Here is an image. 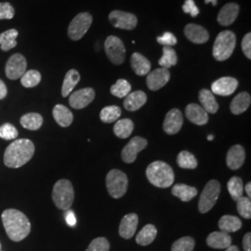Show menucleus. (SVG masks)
<instances>
[{
    "label": "nucleus",
    "mask_w": 251,
    "mask_h": 251,
    "mask_svg": "<svg viewBox=\"0 0 251 251\" xmlns=\"http://www.w3.org/2000/svg\"><path fill=\"white\" fill-rule=\"evenodd\" d=\"M92 25V16L89 12H81L73 19L68 27V36L77 41L86 35Z\"/></svg>",
    "instance_id": "6e6552de"
},
{
    "label": "nucleus",
    "mask_w": 251,
    "mask_h": 251,
    "mask_svg": "<svg viewBox=\"0 0 251 251\" xmlns=\"http://www.w3.org/2000/svg\"><path fill=\"white\" fill-rule=\"evenodd\" d=\"M0 251H1V244H0Z\"/></svg>",
    "instance_id": "13d9d810"
},
{
    "label": "nucleus",
    "mask_w": 251,
    "mask_h": 251,
    "mask_svg": "<svg viewBox=\"0 0 251 251\" xmlns=\"http://www.w3.org/2000/svg\"><path fill=\"white\" fill-rule=\"evenodd\" d=\"M185 115L189 121L198 126L206 125L208 121V115L202 106L197 103H190L185 108Z\"/></svg>",
    "instance_id": "aec40b11"
},
{
    "label": "nucleus",
    "mask_w": 251,
    "mask_h": 251,
    "mask_svg": "<svg viewBox=\"0 0 251 251\" xmlns=\"http://www.w3.org/2000/svg\"><path fill=\"white\" fill-rule=\"evenodd\" d=\"M246 159V152L241 145H233L227 152L226 163L229 169L236 171L240 169Z\"/></svg>",
    "instance_id": "6ab92c4d"
},
{
    "label": "nucleus",
    "mask_w": 251,
    "mask_h": 251,
    "mask_svg": "<svg viewBox=\"0 0 251 251\" xmlns=\"http://www.w3.org/2000/svg\"><path fill=\"white\" fill-rule=\"evenodd\" d=\"M131 90L130 84L125 79H118L115 85L111 87V93L117 98H126Z\"/></svg>",
    "instance_id": "ea45409f"
},
{
    "label": "nucleus",
    "mask_w": 251,
    "mask_h": 251,
    "mask_svg": "<svg viewBox=\"0 0 251 251\" xmlns=\"http://www.w3.org/2000/svg\"><path fill=\"white\" fill-rule=\"evenodd\" d=\"M110 244L105 237H97L93 239L86 251H109Z\"/></svg>",
    "instance_id": "c03bdc74"
},
{
    "label": "nucleus",
    "mask_w": 251,
    "mask_h": 251,
    "mask_svg": "<svg viewBox=\"0 0 251 251\" xmlns=\"http://www.w3.org/2000/svg\"><path fill=\"white\" fill-rule=\"evenodd\" d=\"M196 242L194 238L190 236H184L173 243L171 251H193L195 249Z\"/></svg>",
    "instance_id": "a19ab883"
},
{
    "label": "nucleus",
    "mask_w": 251,
    "mask_h": 251,
    "mask_svg": "<svg viewBox=\"0 0 251 251\" xmlns=\"http://www.w3.org/2000/svg\"><path fill=\"white\" fill-rule=\"evenodd\" d=\"M178 62V57L176 51L171 47H164L163 48V56L159 60V65L162 68H170L171 66H174Z\"/></svg>",
    "instance_id": "e433bc0d"
},
{
    "label": "nucleus",
    "mask_w": 251,
    "mask_h": 251,
    "mask_svg": "<svg viewBox=\"0 0 251 251\" xmlns=\"http://www.w3.org/2000/svg\"><path fill=\"white\" fill-rule=\"evenodd\" d=\"M251 97L248 92H241L233 98L230 109L233 115H241L251 106Z\"/></svg>",
    "instance_id": "a878e982"
},
{
    "label": "nucleus",
    "mask_w": 251,
    "mask_h": 251,
    "mask_svg": "<svg viewBox=\"0 0 251 251\" xmlns=\"http://www.w3.org/2000/svg\"><path fill=\"white\" fill-rule=\"evenodd\" d=\"M147 101V96L142 90L129 93L124 100V107L130 112H134L143 107Z\"/></svg>",
    "instance_id": "5701e85b"
},
{
    "label": "nucleus",
    "mask_w": 251,
    "mask_h": 251,
    "mask_svg": "<svg viewBox=\"0 0 251 251\" xmlns=\"http://www.w3.org/2000/svg\"><path fill=\"white\" fill-rule=\"evenodd\" d=\"M52 200L59 209L68 210L75 200V190L72 182L68 179H59L54 184Z\"/></svg>",
    "instance_id": "20e7f679"
},
{
    "label": "nucleus",
    "mask_w": 251,
    "mask_h": 251,
    "mask_svg": "<svg viewBox=\"0 0 251 251\" xmlns=\"http://www.w3.org/2000/svg\"><path fill=\"white\" fill-rule=\"evenodd\" d=\"M2 224L9 239L20 242L31 232V223L25 213L15 208L5 209L1 215Z\"/></svg>",
    "instance_id": "f257e3e1"
},
{
    "label": "nucleus",
    "mask_w": 251,
    "mask_h": 251,
    "mask_svg": "<svg viewBox=\"0 0 251 251\" xmlns=\"http://www.w3.org/2000/svg\"><path fill=\"white\" fill-rule=\"evenodd\" d=\"M23 127L29 130H37L43 125V117L38 113H28L20 119Z\"/></svg>",
    "instance_id": "7c9ffc66"
},
{
    "label": "nucleus",
    "mask_w": 251,
    "mask_h": 251,
    "mask_svg": "<svg viewBox=\"0 0 251 251\" xmlns=\"http://www.w3.org/2000/svg\"><path fill=\"white\" fill-rule=\"evenodd\" d=\"M239 14V6L236 3H228L225 5L218 14V22L223 26L231 25Z\"/></svg>",
    "instance_id": "f3484780"
},
{
    "label": "nucleus",
    "mask_w": 251,
    "mask_h": 251,
    "mask_svg": "<svg viewBox=\"0 0 251 251\" xmlns=\"http://www.w3.org/2000/svg\"><path fill=\"white\" fill-rule=\"evenodd\" d=\"M52 115L57 124L63 127H67L73 123L74 116L72 112L63 104L55 105L52 111Z\"/></svg>",
    "instance_id": "393cba45"
},
{
    "label": "nucleus",
    "mask_w": 251,
    "mask_h": 251,
    "mask_svg": "<svg viewBox=\"0 0 251 251\" xmlns=\"http://www.w3.org/2000/svg\"><path fill=\"white\" fill-rule=\"evenodd\" d=\"M237 211L241 217L250 220L251 218V198L242 197L237 200Z\"/></svg>",
    "instance_id": "37998d69"
},
{
    "label": "nucleus",
    "mask_w": 251,
    "mask_h": 251,
    "mask_svg": "<svg viewBox=\"0 0 251 251\" xmlns=\"http://www.w3.org/2000/svg\"><path fill=\"white\" fill-rule=\"evenodd\" d=\"M15 15V9L9 2L0 3V20H10Z\"/></svg>",
    "instance_id": "a18cd8bd"
},
{
    "label": "nucleus",
    "mask_w": 251,
    "mask_h": 251,
    "mask_svg": "<svg viewBox=\"0 0 251 251\" xmlns=\"http://www.w3.org/2000/svg\"><path fill=\"white\" fill-rule=\"evenodd\" d=\"M130 64L135 74L140 76L146 75L151 71V63L144 55L139 52L132 54L130 58Z\"/></svg>",
    "instance_id": "b1692460"
},
{
    "label": "nucleus",
    "mask_w": 251,
    "mask_h": 251,
    "mask_svg": "<svg viewBox=\"0 0 251 251\" xmlns=\"http://www.w3.org/2000/svg\"><path fill=\"white\" fill-rule=\"evenodd\" d=\"M177 163L179 168L185 170H195L198 168V160L196 156L188 151L179 152L177 157Z\"/></svg>",
    "instance_id": "f704fd0d"
},
{
    "label": "nucleus",
    "mask_w": 251,
    "mask_h": 251,
    "mask_svg": "<svg viewBox=\"0 0 251 251\" xmlns=\"http://www.w3.org/2000/svg\"><path fill=\"white\" fill-rule=\"evenodd\" d=\"M109 21L117 28L133 30L138 25V19L134 14L122 10H114L109 14Z\"/></svg>",
    "instance_id": "9b49d317"
},
{
    "label": "nucleus",
    "mask_w": 251,
    "mask_h": 251,
    "mask_svg": "<svg viewBox=\"0 0 251 251\" xmlns=\"http://www.w3.org/2000/svg\"><path fill=\"white\" fill-rule=\"evenodd\" d=\"M121 109L117 105H110L103 108L100 111V117L103 123H113L118 120L121 116Z\"/></svg>",
    "instance_id": "4c0bfd02"
},
{
    "label": "nucleus",
    "mask_w": 251,
    "mask_h": 251,
    "mask_svg": "<svg viewBox=\"0 0 251 251\" xmlns=\"http://www.w3.org/2000/svg\"><path fill=\"white\" fill-rule=\"evenodd\" d=\"M133 129L134 123L127 118L117 120L116 125L114 126V133L121 139L128 138L133 132Z\"/></svg>",
    "instance_id": "72a5a7b5"
},
{
    "label": "nucleus",
    "mask_w": 251,
    "mask_h": 251,
    "mask_svg": "<svg viewBox=\"0 0 251 251\" xmlns=\"http://www.w3.org/2000/svg\"><path fill=\"white\" fill-rule=\"evenodd\" d=\"M27 62L25 57L21 53H15L9 57L6 63L5 73L10 80H16L26 72Z\"/></svg>",
    "instance_id": "9d476101"
},
{
    "label": "nucleus",
    "mask_w": 251,
    "mask_h": 251,
    "mask_svg": "<svg viewBox=\"0 0 251 251\" xmlns=\"http://www.w3.org/2000/svg\"><path fill=\"white\" fill-rule=\"evenodd\" d=\"M95 98V91L91 88H85L76 90L69 97V104L71 107L80 110L87 107Z\"/></svg>",
    "instance_id": "ddd939ff"
},
{
    "label": "nucleus",
    "mask_w": 251,
    "mask_h": 251,
    "mask_svg": "<svg viewBox=\"0 0 251 251\" xmlns=\"http://www.w3.org/2000/svg\"><path fill=\"white\" fill-rule=\"evenodd\" d=\"M206 244L212 249L226 250L232 246V237L229 233L225 232H213L207 236Z\"/></svg>",
    "instance_id": "4be33fe9"
},
{
    "label": "nucleus",
    "mask_w": 251,
    "mask_h": 251,
    "mask_svg": "<svg viewBox=\"0 0 251 251\" xmlns=\"http://www.w3.org/2000/svg\"><path fill=\"white\" fill-rule=\"evenodd\" d=\"M139 218L135 213H130L126 215L119 225V234L124 239H129L134 235Z\"/></svg>",
    "instance_id": "412c9836"
},
{
    "label": "nucleus",
    "mask_w": 251,
    "mask_h": 251,
    "mask_svg": "<svg viewBox=\"0 0 251 251\" xmlns=\"http://www.w3.org/2000/svg\"><path fill=\"white\" fill-rule=\"evenodd\" d=\"M128 185V179L123 171L112 170L106 176V187L110 196L120 198L125 196Z\"/></svg>",
    "instance_id": "423d86ee"
},
{
    "label": "nucleus",
    "mask_w": 251,
    "mask_h": 251,
    "mask_svg": "<svg viewBox=\"0 0 251 251\" xmlns=\"http://www.w3.org/2000/svg\"><path fill=\"white\" fill-rule=\"evenodd\" d=\"M213 138H214V137H213L212 135H209V136L207 137V140H208V141H211V140H213Z\"/></svg>",
    "instance_id": "4d7b16f0"
},
{
    "label": "nucleus",
    "mask_w": 251,
    "mask_h": 251,
    "mask_svg": "<svg viewBox=\"0 0 251 251\" xmlns=\"http://www.w3.org/2000/svg\"><path fill=\"white\" fill-rule=\"evenodd\" d=\"M104 49L109 60L114 64L119 65L125 62L126 48L119 37L108 36L104 43Z\"/></svg>",
    "instance_id": "1a4fd4ad"
},
{
    "label": "nucleus",
    "mask_w": 251,
    "mask_h": 251,
    "mask_svg": "<svg viewBox=\"0 0 251 251\" xmlns=\"http://www.w3.org/2000/svg\"><path fill=\"white\" fill-rule=\"evenodd\" d=\"M171 192L174 197L179 198L183 202H188L193 198H196L198 195V190L195 187L182 183H178L174 185Z\"/></svg>",
    "instance_id": "c85d7f7f"
},
{
    "label": "nucleus",
    "mask_w": 251,
    "mask_h": 251,
    "mask_svg": "<svg viewBox=\"0 0 251 251\" xmlns=\"http://www.w3.org/2000/svg\"><path fill=\"white\" fill-rule=\"evenodd\" d=\"M184 34L195 44H204L209 38V34L206 29L195 24L187 25L184 28Z\"/></svg>",
    "instance_id": "a211bd4d"
},
{
    "label": "nucleus",
    "mask_w": 251,
    "mask_h": 251,
    "mask_svg": "<svg viewBox=\"0 0 251 251\" xmlns=\"http://www.w3.org/2000/svg\"><path fill=\"white\" fill-rule=\"evenodd\" d=\"M227 189H228V192H229L231 198H233V200L237 201L239 198H242L244 186H243L241 178L236 177V176L232 177L227 183Z\"/></svg>",
    "instance_id": "c9c22d12"
},
{
    "label": "nucleus",
    "mask_w": 251,
    "mask_h": 251,
    "mask_svg": "<svg viewBox=\"0 0 251 251\" xmlns=\"http://www.w3.org/2000/svg\"><path fill=\"white\" fill-rule=\"evenodd\" d=\"M80 80V75L75 69H71L66 73L64 80H63V87H62V95L63 97H67L70 95L75 87L78 84Z\"/></svg>",
    "instance_id": "c756f323"
},
{
    "label": "nucleus",
    "mask_w": 251,
    "mask_h": 251,
    "mask_svg": "<svg viewBox=\"0 0 251 251\" xmlns=\"http://www.w3.org/2000/svg\"><path fill=\"white\" fill-rule=\"evenodd\" d=\"M157 230L154 225H147L141 230L136 236V242L141 246H148L155 239Z\"/></svg>",
    "instance_id": "473e14b6"
},
{
    "label": "nucleus",
    "mask_w": 251,
    "mask_h": 251,
    "mask_svg": "<svg viewBox=\"0 0 251 251\" xmlns=\"http://www.w3.org/2000/svg\"><path fill=\"white\" fill-rule=\"evenodd\" d=\"M7 95H8V88L4 83V81L0 79V100L5 99Z\"/></svg>",
    "instance_id": "603ef678"
},
{
    "label": "nucleus",
    "mask_w": 251,
    "mask_h": 251,
    "mask_svg": "<svg viewBox=\"0 0 251 251\" xmlns=\"http://www.w3.org/2000/svg\"><path fill=\"white\" fill-rule=\"evenodd\" d=\"M219 227L222 232L234 233L241 229L242 222L239 218L232 215L223 216L219 221Z\"/></svg>",
    "instance_id": "cd10ccee"
},
{
    "label": "nucleus",
    "mask_w": 251,
    "mask_h": 251,
    "mask_svg": "<svg viewBox=\"0 0 251 251\" xmlns=\"http://www.w3.org/2000/svg\"><path fill=\"white\" fill-rule=\"evenodd\" d=\"M243 52L248 59H251V34L248 33L243 37L242 40Z\"/></svg>",
    "instance_id": "09e8293b"
},
{
    "label": "nucleus",
    "mask_w": 251,
    "mask_h": 251,
    "mask_svg": "<svg viewBox=\"0 0 251 251\" xmlns=\"http://www.w3.org/2000/svg\"><path fill=\"white\" fill-rule=\"evenodd\" d=\"M238 87V81L231 76L222 77L211 85V92L220 96L232 95Z\"/></svg>",
    "instance_id": "dca6fc26"
},
{
    "label": "nucleus",
    "mask_w": 251,
    "mask_h": 251,
    "mask_svg": "<svg viewBox=\"0 0 251 251\" xmlns=\"http://www.w3.org/2000/svg\"><path fill=\"white\" fill-rule=\"evenodd\" d=\"M251 182H249L246 186H245V191L247 192V194H248V198H251Z\"/></svg>",
    "instance_id": "864d4df0"
},
{
    "label": "nucleus",
    "mask_w": 251,
    "mask_h": 251,
    "mask_svg": "<svg viewBox=\"0 0 251 251\" xmlns=\"http://www.w3.org/2000/svg\"><path fill=\"white\" fill-rule=\"evenodd\" d=\"M35 145L27 139L15 140L9 144L4 152V164L9 169H19L32 159Z\"/></svg>",
    "instance_id": "f03ea898"
},
{
    "label": "nucleus",
    "mask_w": 251,
    "mask_h": 251,
    "mask_svg": "<svg viewBox=\"0 0 251 251\" xmlns=\"http://www.w3.org/2000/svg\"><path fill=\"white\" fill-rule=\"evenodd\" d=\"M236 44V36L232 31L225 30L216 37L213 45V57L218 62L228 60L233 54Z\"/></svg>",
    "instance_id": "39448f33"
},
{
    "label": "nucleus",
    "mask_w": 251,
    "mask_h": 251,
    "mask_svg": "<svg viewBox=\"0 0 251 251\" xmlns=\"http://www.w3.org/2000/svg\"><path fill=\"white\" fill-rule=\"evenodd\" d=\"M225 251H239L238 248L236 246H230L229 248H227Z\"/></svg>",
    "instance_id": "5fc2aeb1"
},
{
    "label": "nucleus",
    "mask_w": 251,
    "mask_h": 251,
    "mask_svg": "<svg viewBox=\"0 0 251 251\" xmlns=\"http://www.w3.org/2000/svg\"><path fill=\"white\" fill-rule=\"evenodd\" d=\"M170 79H171L170 71L166 68H158L148 74L146 82L149 90L155 91V90H160L164 86H166Z\"/></svg>",
    "instance_id": "4468645a"
},
{
    "label": "nucleus",
    "mask_w": 251,
    "mask_h": 251,
    "mask_svg": "<svg viewBox=\"0 0 251 251\" xmlns=\"http://www.w3.org/2000/svg\"><path fill=\"white\" fill-rule=\"evenodd\" d=\"M148 142L142 137H134L130 142L126 145L121 152V157L123 161L130 164L137 159L138 153L146 148Z\"/></svg>",
    "instance_id": "f8f14e48"
},
{
    "label": "nucleus",
    "mask_w": 251,
    "mask_h": 251,
    "mask_svg": "<svg viewBox=\"0 0 251 251\" xmlns=\"http://www.w3.org/2000/svg\"><path fill=\"white\" fill-rule=\"evenodd\" d=\"M182 10L190 14L192 17H197L199 14V9H198L196 3L194 2V0H185L183 6H182Z\"/></svg>",
    "instance_id": "de8ad7c7"
},
{
    "label": "nucleus",
    "mask_w": 251,
    "mask_h": 251,
    "mask_svg": "<svg viewBox=\"0 0 251 251\" xmlns=\"http://www.w3.org/2000/svg\"><path fill=\"white\" fill-rule=\"evenodd\" d=\"M243 247L244 251H251V233H248L245 234L243 238Z\"/></svg>",
    "instance_id": "3c124183"
},
{
    "label": "nucleus",
    "mask_w": 251,
    "mask_h": 251,
    "mask_svg": "<svg viewBox=\"0 0 251 251\" xmlns=\"http://www.w3.org/2000/svg\"><path fill=\"white\" fill-rule=\"evenodd\" d=\"M16 29H9L0 34V49L3 51H9L17 46L16 38L18 36Z\"/></svg>",
    "instance_id": "2f4dec72"
},
{
    "label": "nucleus",
    "mask_w": 251,
    "mask_h": 251,
    "mask_svg": "<svg viewBox=\"0 0 251 251\" xmlns=\"http://www.w3.org/2000/svg\"><path fill=\"white\" fill-rule=\"evenodd\" d=\"M221 193V184L218 180L216 179H210L206 183L205 188L203 190L199 203H198V208L201 213H206L212 207L215 206L216 202L218 198L220 197Z\"/></svg>",
    "instance_id": "0eeeda50"
},
{
    "label": "nucleus",
    "mask_w": 251,
    "mask_h": 251,
    "mask_svg": "<svg viewBox=\"0 0 251 251\" xmlns=\"http://www.w3.org/2000/svg\"><path fill=\"white\" fill-rule=\"evenodd\" d=\"M146 176L148 180L158 188H169L174 181V172L171 166L163 161L151 163L147 170Z\"/></svg>",
    "instance_id": "7ed1b4c3"
},
{
    "label": "nucleus",
    "mask_w": 251,
    "mask_h": 251,
    "mask_svg": "<svg viewBox=\"0 0 251 251\" xmlns=\"http://www.w3.org/2000/svg\"><path fill=\"white\" fill-rule=\"evenodd\" d=\"M65 220H66V223L69 226H75L76 224V218L75 213L73 212L72 210H68L66 215H65Z\"/></svg>",
    "instance_id": "8fccbe9b"
},
{
    "label": "nucleus",
    "mask_w": 251,
    "mask_h": 251,
    "mask_svg": "<svg viewBox=\"0 0 251 251\" xmlns=\"http://www.w3.org/2000/svg\"><path fill=\"white\" fill-rule=\"evenodd\" d=\"M41 81V74L36 70H29L21 77V84L27 89L36 87Z\"/></svg>",
    "instance_id": "58836bf2"
},
{
    "label": "nucleus",
    "mask_w": 251,
    "mask_h": 251,
    "mask_svg": "<svg viewBox=\"0 0 251 251\" xmlns=\"http://www.w3.org/2000/svg\"><path fill=\"white\" fill-rule=\"evenodd\" d=\"M217 1H218V0H205V3H206V4L212 3V5L215 7L216 5H217Z\"/></svg>",
    "instance_id": "6e6d98bb"
},
{
    "label": "nucleus",
    "mask_w": 251,
    "mask_h": 251,
    "mask_svg": "<svg viewBox=\"0 0 251 251\" xmlns=\"http://www.w3.org/2000/svg\"><path fill=\"white\" fill-rule=\"evenodd\" d=\"M199 100L202 104V108L206 111V113L215 114L219 109V104L216 100L214 94L210 90L203 89L199 92Z\"/></svg>",
    "instance_id": "bb28decb"
},
{
    "label": "nucleus",
    "mask_w": 251,
    "mask_h": 251,
    "mask_svg": "<svg viewBox=\"0 0 251 251\" xmlns=\"http://www.w3.org/2000/svg\"><path fill=\"white\" fill-rule=\"evenodd\" d=\"M157 42L164 47H172L177 44V38L171 32H166L162 36H158L156 38Z\"/></svg>",
    "instance_id": "49530a36"
},
{
    "label": "nucleus",
    "mask_w": 251,
    "mask_h": 251,
    "mask_svg": "<svg viewBox=\"0 0 251 251\" xmlns=\"http://www.w3.org/2000/svg\"><path fill=\"white\" fill-rule=\"evenodd\" d=\"M183 124V117L179 109H171L166 115L163 128L164 131L169 135L178 133Z\"/></svg>",
    "instance_id": "2eb2a0df"
},
{
    "label": "nucleus",
    "mask_w": 251,
    "mask_h": 251,
    "mask_svg": "<svg viewBox=\"0 0 251 251\" xmlns=\"http://www.w3.org/2000/svg\"><path fill=\"white\" fill-rule=\"evenodd\" d=\"M19 132L17 128L10 124V123H5L0 126V138L6 141H11L16 140L18 137Z\"/></svg>",
    "instance_id": "79ce46f5"
}]
</instances>
